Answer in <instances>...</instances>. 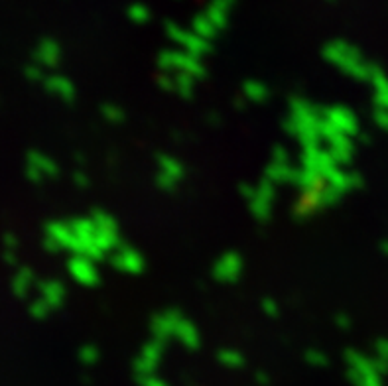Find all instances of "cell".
Here are the masks:
<instances>
[{"instance_id": "5", "label": "cell", "mask_w": 388, "mask_h": 386, "mask_svg": "<svg viewBox=\"0 0 388 386\" xmlns=\"http://www.w3.org/2000/svg\"><path fill=\"white\" fill-rule=\"evenodd\" d=\"M240 272H242V258L235 253L223 255L213 266L215 278L221 282H235L240 276Z\"/></svg>"}, {"instance_id": "9", "label": "cell", "mask_w": 388, "mask_h": 386, "mask_svg": "<svg viewBox=\"0 0 388 386\" xmlns=\"http://www.w3.org/2000/svg\"><path fill=\"white\" fill-rule=\"evenodd\" d=\"M262 310H265L266 313H270V315H278V305H276V302H272V300H265V302H262Z\"/></svg>"}, {"instance_id": "2", "label": "cell", "mask_w": 388, "mask_h": 386, "mask_svg": "<svg viewBox=\"0 0 388 386\" xmlns=\"http://www.w3.org/2000/svg\"><path fill=\"white\" fill-rule=\"evenodd\" d=\"M113 264H115L116 270L124 272V274H141L144 270L142 255L128 245H118L113 250Z\"/></svg>"}, {"instance_id": "4", "label": "cell", "mask_w": 388, "mask_h": 386, "mask_svg": "<svg viewBox=\"0 0 388 386\" xmlns=\"http://www.w3.org/2000/svg\"><path fill=\"white\" fill-rule=\"evenodd\" d=\"M69 272L79 284L83 286H93L99 282V272H97V266H95V260L87 258V256L77 255L69 260Z\"/></svg>"}, {"instance_id": "1", "label": "cell", "mask_w": 388, "mask_h": 386, "mask_svg": "<svg viewBox=\"0 0 388 386\" xmlns=\"http://www.w3.org/2000/svg\"><path fill=\"white\" fill-rule=\"evenodd\" d=\"M248 199V207L255 215L256 219L265 221L270 215V209H272L274 201V186L272 181L265 180L258 188H250L248 195H245Z\"/></svg>"}, {"instance_id": "3", "label": "cell", "mask_w": 388, "mask_h": 386, "mask_svg": "<svg viewBox=\"0 0 388 386\" xmlns=\"http://www.w3.org/2000/svg\"><path fill=\"white\" fill-rule=\"evenodd\" d=\"M160 162V173H158V186L162 189H174L183 180V166L170 156H158Z\"/></svg>"}, {"instance_id": "8", "label": "cell", "mask_w": 388, "mask_h": 386, "mask_svg": "<svg viewBox=\"0 0 388 386\" xmlns=\"http://www.w3.org/2000/svg\"><path fill=\"white\" fill-rule=\"evenodd\" d=\"M103 116L107 118L108 123H121V121H124V111L113 105V103H108V105L103 107Z\"/></svg>"}, {"instance_id": "7", "label": "cell", "mask_w": 388, "mask_h": 386, "mask_svg": "<svg viewBox=\"0 0 388 386\" xmlns=\"http://www.w3.org/2000/svg\"><path fill=\"white\" fill-rule=\"evenodd\" d=\"M245 97L252 103H265L268 99V87L262 83H248L245 85Z\"/></svg>"}, {"instance_id": "10", "label": "cell", "mask_w": 388, "mask_h": 386, "mask_svg": "<svg viewBox=\"0 0 388 386\" xmlns=\"http://www.w3.org/2000/svg\"><path fill=\"white\" fill-rule=\"evenodd\" d=\"M75 183H79L81 188H85V186H87V178H85L83 173H77V176H75Z\"/></svg>"}, {"instance_id": "6", "label": "cell", "mask_w": 388, "mask_h": 386, "mask_svg": "<svg viewBox=\"0 0 388 386\" xmlns=\"http://www.w3.org/2000/svg\"><path fill=\"white\" fill-rule=\"evenodd\" d=\"M174 337H178L183 345H188V347H198L199 345L198 327H195L191 321L185 320V318H180V320H178V323H175Z\"/></svg>"}]
</instances>
